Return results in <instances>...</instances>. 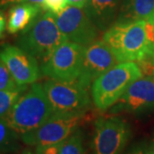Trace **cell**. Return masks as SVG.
<instances>
[{
    "instance_id": "obj_1",
    "label": "cell",
    "mask_w": 154,
    "mask_h": 154,
    "mask_svg": "<svg viewBox=\"0 0 154 154\" xmlns=\"http://www.w3.org/2000/svg\"><path fill=\"white\" fill-rule=\"evenodd\" d=\"M53 115L43 85L33 83L11 106L4 118L21 136L42 126Z\"/></svg>"
},
{
    "instance_id": "obj_2",
    "label": "cell",
    "mask_w": 154,
    "mask_h": 154,
    "mask_svg": "<svg viewBox=\"0 0 154 154\" xmlns=\"http://www.w3.org/2000/svg\"><path fill=\"white\" fill-rule=\"evenodd\" d=\"M145 22L115 23L105 31L104 41L119 63L140 62L154 57V49L146 38Z\"/></svg>"
},
{
    "instance_id": "obj_3",
    "label": "cell",
    "mask_w": 154,
    "mask_h": 154,
    "mask_svg": "<svg viewBox=\"0 0 154 154\" xmlns=\"http://www.w3.org/2000/svg\"><path fill=\"white\" fill-rule=\"evenodd\" d=\"M65 41L68 40L57 24L55 15L45 11L40 13L32 24L22 32L17 46L25 50L40 63H43Z\"/></svg>"
},
{
    "instance_id": "obj_4",
    "label": "cell",
    "mask_w": 154,
    "mask_h": 154,
    "mask_svg": "<svg viewBox=\"0 0 154 154\" xmlns=\"http://www.w3.org/2000/svg\"><path fill=\"white\" fill-rule=\"evenodd\" d=\"M142 72L135 62L120 63L99 76L92 85V97L95 106L105 110L115 104Z\"/></svg>"
},
{
    "instance_id": "obj_5",
    "label": "cell",
    "mask_w": 154,
    "mask_h": 154,
    "mask_svg": "<svg viewBox=\"0 0 154 154\" xmlns=\"http://www.w3.org/2000/svg\"><path fill=\"white\" fill-rule=\"evenodd\" d=\"M53 114L82 113L91 105L88 89L78 81L51 79L43 84Z\"/></svg>"
},
{
    "instance_id": "obj_6",
    "label": "cell",
    "mask_w": 154,
    "mask_h": 154,
    "mask_svg": "<svg viewBox=\"0 0 154 154\" xmlns=\"http://www.w3.org/2000/svg\"><path fill=\"white\" fill-rule=\"evenodd\" d=\"M84 113L53 114L42 126L20 136L22 142L32 146H45L63 141L76 131L84 120Z\"/></svg>"
},
{
    "instance_id": "obj_7",
    "label": "cell",
    "mask_w": 154,
    "mask_h": 154,
    "mask_svg": "<svg viewBox=\"0 0 154 154\" xmlns=\"http://www.w3.org/2000/svg\"><path fill=\"white\" fill-rule=\"evenodd\" d=\"M86 46L65 41L47 60L41 63L40 71L51 79L72 82L80 76Z\"/></svg>"
},
{
    "instance_id": "obj_8",
    "label": "cell",
    "mask_w": 154,
    "mask_h": 154,
    "mask_svg": "<svg viewBox=\"0 0 154 154\" xmlns=\"http://www.w3.org/2000/svg\"><path fill=\"white\" fill-rule=\"evenodd\" d=\"M55 17L58 28L68 41L83 46L95 42L99 28L82 9L68 5Z\"/></svg>"
},
{
    "instance_id": "obj_9",
    "label": "cell",
    "mask_w": 154,
    "mask_h": 154,
    "mask_svg": "<svg viewBox=\"0 0 154 154\" xmlns=\"http://www.w3.org/2000/svg\"><path fill=\"white\" fill-rule=\"evenodd\" d=\"M130 135V128L117 116L100 117L95 122L94 154H121Z\"/></svg>"
},
{
    "instance_id": "obj_10",
    "label": "cell",
    "mask_w": 154,
    "mask_h": 154,
    "mask_svg": "<svg viewBox=\"0 0 154 154\" xmlns=\"http://www.w3.org/2000/svg\"><path fill=\"white\" fill-rule=\"evenodd\" d=\"M120 63L105 41H95L86 46L79 83L87 89L105 72Z\"/></svg>"
},
{
    "instance_id": "obj_11",
    "label": "cell",
    "mask_w": 154,
    "mask_h": 154,
    "mask_svg": "<svg viewBox=\"0 0 154 154\" xmlns=\"http://www.w3.org/2000/svg\"><path fill=\"white\" fill-rule=\"evenodd\" d=\"M0 60L19 86L33 84L40 77L38 60L19 46L4 45L0 50Z\"/></svg>"
},
{
    "instance_id": "obj_12",
    "label": "cell",
    "mask_w": 154,
    "mask_h": 154,
    "mask_svg": "<svg viewBox=\"0 0 154 154\" xmlns=\"http://www.w3.org/2000/svg\"><path fill=\"white\" fill-rule=\"evenodd\" d=\"M122 107L133 112L154 110V79L141 77L131 84L120 99Z\"/></svg>"
},
{
    "instance_id": "obj_13",
    "label": "cell",
    "mask_w": 154,
    "mask_h": 154,
    "mask_svg": "<svg viewBox=\"0 0 154 154\" xmlns=\"http://www.w3.org/2000/svg\"><path fill=\"white\" fill-rule=\"evenodd\" d=\"M122 0H88L85 12L99 29L107 30L116 22Z\"/></svg>"
},
{
    "instance_id": "obj_14",
    "label": "cell",
    "mask_w": 154,
    "mask_h": 154,
    "mask_svg": "<svg viewBox=\"0 0 154 154\" xmlns=\"http://www.w3.org/2000/svg\"><path fill=\"white\" fill-rule=\"evenodd\" d=\"M153 19L154 0H122L115 23L148 22Z\"/></svg>"
},
{
    "instance_id": "obj_15",
    "label": "cell",
    "mask_w": 154,
    "mask_h": 154,
    "mask_svg": "<svg viewBox=\"0 0 154 154\" xmlns=\"http://www.w3.org/2000/svg\"><path fill=\"white\" fill-rule=\"evenodd\" d=\"M42 7L30 3L14 5L9 11L7 29L10 33L23 32L41 12Z\"/></svg>"
},
{
    "instance_id": "obj_16",
    "label": "cell",
    "mask_w": 154,
    "mask_h": 154,
    "mask_svg": "<svg viewBox=\"0 0 154 154\" xmlns=\"http://www.w3.org/2000/svg\"><path fill=\"white\" fill-rule=\"evenodd\" d=\"M20 135L11 128L6 120L0 118V153L17 150Z\"/></svg>"
},
{
    "instance_id": "obj_17",
    "label": "cell",
    "mask_w": 154,
    "mask_h": 154,
    "mask_svg": "<svg viewBox=\"0 0 154 154\" xmlns=\"http://www.w3.org/2000/svg\"><path fill=\"white\" fill-rule=\"evenodd\" d=\"M60 154H86L83 146L82 133L75 131L70 136L59 143Z\"/></svg>"
},
{
    "instance_id": "obj_18",
    "label": "cell",
    "mask_w": 154,
    "mask_h": 154,
    "mask_svg": "<svg viewBox=\"0 0 154 154\" xmlns=\"http://www.w3.org/2000/svg\"><path fill=\"white\" fill-rule=\"evenodd\" d=\"M27 86H19L5 64L0 60V91H18L27 90Z\"/></svg>"
},
{
    "instance_id": "obj_19",
    "label": "cell",
    "mask_w": 154,
    "mask_h": 154,
    "mask_svg": "<svg viewBox=\"0 0 154 154\" xmlns=\"http://www.w3.org/2000/svg\"><path fill=\"white\" fill-rule=\"evenodd\" d=\"M26 90L18 91H0V118L4 117L11 106Z\"/></svg>"
},
{
    "instance_id": "obj_20",
    "label": "cell",
    "mask_w": 154,
    "mask_h": 154,
    "mask_svg": "<svg viewBox=\"0 0 154 154\" xmlns=\"http://www.w3.org/2000/svg\"><path fill=\"white\" fill-rule=\"evenodd\" d=\"M66 6V0H45L42 9L53 13L56 16L58 15Z\"/></svg>"
},
{
    "instance_id": "obj_21",
    "label": "cell",
    "mask_w": 154,
    "mask_h": 154,
    "mask_svg": "<svg viewBox=\"0 0 154 154\" xmlns=\"http://www.w3.org/2000/svg\"><path fill=\"white\" fill-rule=\"evenodd\" d=\"M22 3H30L33 5H37L39 6H43L45 0H0V7H5L11 5H17Z\"/></svg>"
},
{
    "instance_id": "obj_22",
    "label": "cell",
    "mask_w": 154,
    "mask_h": 154,
    "mask_svg": "<svg viewBox=\"0 0 154 154\" xmlns=\"http://www.w3.org/2000/svg\"><path fill=\"white\" fill-rule=\"evenodd\" d=\"M36 154H60L59 152V143L45 146H37Z\"/></svg>"
},
{
    "instance_id": "obj_23",
    "label": "cell",
    "mask_w": 154,
    "mask_h": 154,
    "mask_svg": "<svg viewBox=\"0 0 154 154\" xmlns=\"http://www.w3.org/2000/svg\"><path fill=\"white\" fill-rule=\"evenodd\" d=\"M88 0H66L67 6H75L78 8H85V6L87 5Z\"/></svg>"
},
{
    "instance_id": "obj_24",
    "label": "cell",
    "mask_w": 154,
    "mask_h": 154,
    "mask_svg": "<svg viewBox=\"0 0 154 154\" xmlns=\"http://www.w3.org/2000/svg\"><path fill=\"white\" fill-rule=\"evenodd\" d=\"M6 21L4 14L0 11V38H2L4 32L5 31Z\"/></svg>"
},
{
    "instance_id": "obj_25",
    "label": "cell",
    "mask_w": 154,
    "mask_h": 154,
    "mask_svg": "<svg viewBox=\"0 0 154 154\" xmlns=\"http://www.w3.org/2000/svg\"><path fill=\"white\" fill-rule=\"evenodd\" d=\"M128 154H149V153H146V152H144L142 150H136V151H134V152H130V153H128Z\"/></svg>"
},
{
    "instance_id": "obj_26",
    "label": "cell",
    "mask_w": 154,
    "mask_h": 154,
    "mask_svg": "<svg viewBox=\"0 0 154 154\" xmlns=\"http://www.w3.org/2000/svg\"><path fill=\"white\" fill-rule=\"evenodd\" d=\"M22 154H36L35 152H32L31 150H29V149H26V150H24L23 152H22Z\"/></svg>"
},
{
    "instance_id": "obj_27",
    "label": "cell",
    "mask_w": 154,
    "mask_h": 154,
    "mask_svg": "<svg viewBox=\"0 0 154 154\" xmlns=\"http://www.w3.org/2000/svg\"><path fill=\"white\" fill-rule=\"evenodd\" d=\"M150 154H154V149H153V151L152 152V153H150Z\"/></svg>"
},
{
    "instance_id": "obj_28",
    "label": "cell",
    "mask_w": 154,
    "mask_h": 154,
    "mask_svg": "<svg viewBox=\"0 0 154 154\" xmlns=\"http://www.w3.org/2000/svg\"><path fill=\"white\" fill-rule=\"evenodd\" d=\"M153 61H154V57H153Z\"/></svg>"
},
{
    "instance_id": "obj_29",
    "label": "cell",
    "mask_w": 154,
    "mask_h": 154,
    "mask_svg": "<svg viewBox=\"0 0 154 154\" xmlns=\"http://www.w3.org/2000/svg\"><path fill=\"white\" fill-rule=\"evenodd\" d=\"M153 76H154V73H153Z\"/></svg>"
},
{
    "instance_id": "obj_30",
    "label": "cell",
    "mask_w": 154,
    "mask_h": 154,
    "mask_svg": "<svg viewBox=\"0 0 154 154\" xmlns=\"http://www.w3.org/2000/svg\"><path fill=\"white\" fill-rule=\"evenodd\" d=\"M149 154H150V153H149Z\"/></svg>"
}]
</instances>
